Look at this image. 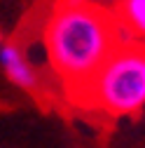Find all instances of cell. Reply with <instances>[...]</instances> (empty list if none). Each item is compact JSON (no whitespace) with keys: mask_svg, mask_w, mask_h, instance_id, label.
Masks as SVG:
<instances>
[{"mask_svg":"<svg viewBox=\"0 0 145 148\" xmlns=\"http://www.w3.org/2000/svg\"><path fill=\"white\" fill-rule=\"evenodd\" d=\"M124 38L115 14L94 0H54L42 26L47 64L72 97Z\"/></svg>","mask_w":145,"mask_h":148,"instance_id":"cell-1","label":"cell"},{"mask_svg":"<svg viewBox=\"0 0 145 148\" xmlns=\"http://www.w3.org/2000/svg\"><path fill=\"white\" fill-rule=\"evenodd\" d=\"M72 101L108 118L138 113L145 106V40H119Z\"/></svg>","mask_w":145,"mask_h":148,"instance_id":"cell-2","label":"cell"},{"mask_svg":"<svg viewBox=\"0 0 145 148\" xmlns=\"http://www.w3.org/2000/svg\"><path fill=\"white\" fill-rule=\"evenodd\" d=\"M0 66L5 75L21 89L35 92L38 89V71L26 59L24 49L16 42H0Z\"/></svg>","mask_w":145,"mask_h":148,"instance_id":"cell-3","label":"cell"},{"mask_svg":"<svg viewBox=\"0 0 145 148\" xmlns=\"http://www.w3.org/2000/svg\"><path fill=\"white\" fill-rule=\"evenodd\" d=\"M115 19L131 38H145V0H119Z\"/></svg>","mask_w":145,"mask_h":148,"instance_id":"cell-4","label":"cell"}]
</instances>
